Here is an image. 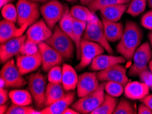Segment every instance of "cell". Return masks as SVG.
Here are the masks:
<instances>
[{"mask_svg": "<svg viewBox=\"0 0 152 114\" xmlns=\"http://www.w3.org/2000/svg\"><path fill=\"white\" fill-rule=\"evenodd\" d=\"M97 76L99 81H114L124 86L129 82L126 67L122 66L121 64L113 65L109 68L99 71Z\"/></svg>", "mask_w": 152, "mask_h": 114, "instance_id": "4fadbf2b", "label": "cell"}, {"mask_svg": "<svg viewBox=\"0 0 152 114\" xmlns=\"http://www.w3.org/2000/svg\"><path fill=\"white\" fill-rule=\"evenodd\" d=\"M140 81L143 82L149 86V88L152 90V73L149 70L145 71L139 74Z\"/></svg>", "mask_w": 152, "mask_h": 114, "instance_id": "f35d334b", "label": "cell"}, {"mask_svg": "<svg viewBox=\"0 0 152 114\" xmlns=\"http://www.w3.org/2000/svg\"><path fill=\"white\" fill-rule=\"evenodd\" d=\"M66 8L59 0H50L40 7V13L48 26L53 30L63 17Z\"/></svg>", "mask_w": 152, "mask_h": 114, "instance_id": "9c48e42d", "label": "cell"}, {"mask_svg": "<svg viewBox=\"0 0 152 114\" xmlns=\"http://www.w3.org/2000/svg\"><path fill=\"white\" fill-rule=\"evenodd\" d=\"M147 4H148L149 8L152 10V0H147Z\"/></svg>", "mask_w": 152, "mask_h": 114, "instance_id": "681fc988", "label": "cell"}, {"mask_svg": "<svg viewBox=\"0 0 152 114\" xmlns=\"http://www.w3.org/2000/svg\"><path fill=\"white\" fill-rule=\"evenodd\" d=\"M28 87L36 105L38 108L45 107L47 83L45 76L40 73L30 74L28 79Z\"/></svg>", "mask_w": 152, "mask_h": 114, "instance_id": "ba28073f", "label": "cell"}, {"mask_svg": "<svg viewBox=\"0 0 152 114\" xmlns=\"http://www.w3.org/2000/svg\"><path fill=\"white\" fill-rule=\"evenodd\" d=\"M140 23L145 28L152 31V10L147 12L145 15H142Z\"/></svg>", "mask_w": 152, "mask_h": 114, "instance_id": "74e56055", "label": "cell"}, {"mask_svg": "<svg viewBox=\"0 0 152 114\" xmlns=\"http://www.w3.org/2000/svg\"><path fill=\"white\" fill-rule=\"evenodd\" d=\"M16 64L22 75H25L36 71L42 66V57L40 52L34 55H20L17 57Z\"/></svg>", "mask_w": 152, "mask_h": 114, "instance_id": "2e32d148", "label": "cell"}, {"mask_svg": "<svg viewBox=\"0 0 152 114\" xmlns=\"http://www.w3.org/2000/svg\"><path fill=\"white\" fill-rule=\"evenodd\" d=\"M150 88L142 81H130L125 85L124 94L131 100H139L149 94Z\"/></svg>", "mask_w": 152, "mask_h": 114, "instance_id": "d6986e66", "label": "cell"}, {"mask_svg": "<svg viewBox=\"0 0 152 114\" xmlns=\"http://www.w3.org/2000/svg\"><path fill=\"white\" fill-rule=\"evenodd\" d=\"M142 39V32L139 25L133 21H127L124 27L123 36L117 45V53L127 60H131L140 45Z\"/></svg>", "mask_w": 152, "mask_h": 114, "instance_id": "6da1fadb", "label": "cell"}, {"mask_svg": "<svg viewBox=\"0 0 152 114\" xmlns=\"http://www.w3.org/2000/svg\"><path fill=\"white\" fill-rule=\"evenodd\" d=\"M32 1L35 2H42V3H47V1H49V0H31Z\"/></svg>", "mask_w": 152, "mask_h": 114, "instance_id": "c3c4849f", "label": "cell"}, {"mask_svg": "<svg viewBox=\"0 0 152 114\" xmlns=\"http://www.w3.org/2000/svg\"><path fill=\"white\" fill-rule=\"evenodd\" d=\"M149 71H150L151 72V73H152V60L149 63Z\"/></svg>", "mask_w": 152, "mask_h": 114, "instance_id": "f907efd6", "label": "cell"}, {"mask_svg": "<svg viewBox=\"0 0 152 114\" xmlns=\"http://www.w3.org/2000/svg\"><path fill=\"white\" fill-rule=\"evenodd\" d=\"M59 26L64 33H66L73 40L74 17L68 8H66L63 17L59 21Z\"/></svg>", "mask_w": 152, "mask_h": 114, "instance_id": "f1b7e54d", "label": "cell"}, {"mask_svg": "<svg viewBox=\"0 0 152 114\" xmlns=\"http://www.w3.org/2000/svg\"><path fill=\"white\" fill-rule=\"evenodd\" d=\"M0 1H1L0 6H1V8H2V7L7 5V4H11L12 1H14V0H0Z\"/></svg>", "mask_w": 152, "mask_h": 114, "instance_id": "bcb514c9", "label": "cell"}, {"mask_svg": "<svg viewBox=\"0 0 152 114\" xmlns=\"http://www.w3.org/2000/svg\"><path fill=\"white\" fill-rule=\"evenodd\" d=\"M63 114H80L77 110L74 109L73 108H69L66 109L63 112Z\"/></svg>", "mask_w": 152, "mask_h": 114, "instance_id": "7bdbcfd3", "label": "cell"}, {"mask_svg": "<svg viewBox=\"0 0 152 114\" xmlns=\"http://www.w3.org/2000/svg\"><path fill=\"white\" fill-rule=\"evenodd\" d=\"M65 92L61 83H48L46 88L45 107L49 106L60 99L66 94Z\"/></svg>", "mask_w": 152, "mask_h": 114, "instance_id": "603a6c76", "label": "cell"}, {"mask_svg": "<svg viewBox=\"0 0 152 114\" xmlns=\"http://www.w3.org/2000/svg\"><path fill=\"white\" fill-rule=\"evenodd\" d=\"M127 60L122 55L115 56L111 54L104 55L101 54L95 57L91 64L89 65V69L91 71H101L106 68L118 64L125 63Z\"/></svg>", "mask_w": 152, "mask_h": 114, "instance_id": "e0dca14e", "label": "cell"}, {"mask_svg": "<svg viewBox=\"0 0 152 114\" xmlns=\"http://www.w3.org/2000/svg\"><path fill=\"white\" fill-rule=\"evenodd\" d=\"M16 6L18 13L17 36H20L31 25L38 21L41 14L40 8L38 2L31 0H18Z\"/></svg>", "mask_w": 152, "mask_h": 114, "instance_id": "7a4b0ae2", "label": "cell"}, {"mask_svg": "<svg viewBox=\"0 0 152 114\" xmlns=\"http://www.w3.org/2000/svg\"><path fill=\"white\" fill-rule=\"evenodd\" d=\"M132 58L134 62L129 70V75L139 76L143 71L149 70V63L152 60V50L149 43L146 42L140 45Z\"/></svg>", "mask_w": 152, "mask_h": 114, "instance_id": "8992f818", "label": "cell"}, {"mask_svg": "<svg viewBox=\"0 0 152 114\" xmlns=\"http://www.w3.org/2000/svg\"><path fill=\"white\" fill-rule=\"evenodd\" d=\"M104 81L95 91L80 99L72 104V107L79 113H91L96 110L104 100Z\"/></svg>", "mask_w": 152, "mask_h": 114, "instance_id": "277c9868", "label": "cell"}, {"mask_svg": "<svg viewBox=\"0 0 152 114\" xmlns=\"http://www.w3.org/2000/svg\"><path fill=\"white\" fill-rule=\"evenodd\" d=\"M75 99V93L69 91L64 96L49 106L44 107L41 111L42 114H63L66 109L73 103Z\"/></svg>", "mask_w": 152, "mask_h": 114, "instance_id": "ac0fdd59", "label": "cell"}, {"mask_svg": "<svg viewBox=\"0 0 152 114\" xmlns=\"http://www.w3.org/2000/svg\"><path fill=\"white\" fill-rule=\"evenodd\" d=\"M83 38L99 44L109 54L113 53V50L105 36L102 21L97 17L87 23Z\"/></svg>", "mask_w": 152, "mask_h": 114, "instance_id": "5b68a950", "label": "cell"}, {"mask_svg": "<svg viewBox=\"0 0 152 114\" xmlns=\"http://www.w3.org/2000/svg\"><path fill=\"white\" fill-rule=\"evenodd\" d=\"M66 1H68V2H75L77 1V0H66Z\"/></svg>", "mask_w": 152, "mask_h": 114, "instance_id": "816d5d0a", "label": "cell"}, {"mask_svg": "<svg viewBox=\"0 0 152 114\" xmlns=\"http://www.w3.org/2000/svg\"><path fill=\"white\" fill-rule=\"evenodd\" d=\"M86 22L76 19L74 18V33L73 41L75 45V51L77 57L80 60V42L83 39L84 32L87 26Z\"/></svg>", "mask_w": 152, "mask_h": 114, "instance_id": "484cf974", "label": "cell"}, {"mask_svg": "<svg viewBox=\"0 0 152 114\" xmlns=\"http://www.w3.org/2000/svg\"><path fill=\"white\" fill-rule=\"evenodd\" d=\"M147 0H132L126 10L128 15L133 17H138L145 10Z\"/></svg>", "mask_w": 152, "mask_h": 114, "instance_id": "f546056e", "label": "cell"}, {"mask_svg": "<svg viewBox=\"0 0 152 114\" xmlns=\"http://www.w3.org/2000/svg\"><path fill=\"white\" fill-rule=\"evenodd\" d=\"M102 21L107 40L109 43H115L120 40L124 32L123 25L121 23L110 21L103 18Z\"/></svg>", "mask_w": 152, "mask_h": 114, "instance_id": "44dd1931", "label": "cell"}, {"mask_svg": "<svg viewBox=\"0 0 152 114\" xmlns=\"http://www.w3.org/2000/svg\"><path fill=\"white\" fill-rule=\"evenodd\" d=\"M128 7V4H115L101 9L100 12L102 18L110 21L118 22L124 13L127 10Z\"/></svg>", "mask_w": 152, "mask_h": 114, "instance_id": "7402d4cb", "label": "cell"}, {"mask_svg": "<svg viewBox=\"0 0 152 114\" xmlns=\"http://www.w3.org/2000/svg\"><path fill=\"white\" fill-rule=\"evenodd\" d=\"M138 113L139 114H152V110L147 107L144 103L139 104V108H138Z\"/></svg>", "mask_w": 152, "mask_h": 114, "instance_id": "60d3db41", "label": "cell"}, {"mask_svg": "<svg viewBox=\"0 0 152 114\" xmlns=\"http://www.w3.org/2000/svg\"><path fill=\"white\" fill-rule=\"evenodd\" d=\"M48 81L52 83H61L62 67L57 65L50 68L48 72Z\"/></svg>", "mask_w": 152, "mask_h": 114, "instance_id": "d590c367", "label": "cell"}, {"mask_svg": "<svg viewBox=\"0 0 152 114\" xmlns=\"http://www.w3.org/2000/svg\"><path fill=\"white\" fill-rule=\"evenodd\" d=\"M53 30L48 26L45 20L40 19L31 25L27 29V38L36 44L45 42L52 36Z\"/></svg>", "mask_w": 152, "mask_h": 114, "instance_id": "5bb4252c", "label": "cell"}, {"mask_svg": "<svg viewBox=\"0 0 152 114\" xmlns=\"http://www.w3.org/2000/svg\"><path fill=\"white\" fill-rule=\"evenodd\" d=\"M18 27L15 23L9 21L6 19L1 20L0 23V43L6 42L17 37Z\"/></svg>", "mask_w": 152, "mask_h": 114, "instance_id": "cb8c5ba5", "label": "cell"}, {"mask_svg": "<svg viewBox=\"0 0 152 114\" xmlns=\"http://www.w3.org/2000/svg\"><path fill=\"white\" fill-rule=\"evenodd\" d=\"M96 0H79L80 4H83V6H88L89 4H90L92 2H94Z\"/></svg>", "mask_w": 152, "mask_h": 114, "instance_id": "f6af8a7d", "label": "cell"}, {"mask_svg": "<svg viewBox=\"0 0 152 114\" xmlns=\"http://www.w3.org/2000/svg\"><path fill=\"white\" fill-rule=\"evenodd\" d=\"M1 9V15L4 19L13 23H17L18 13L17 6L11 3L3 6Z\"/></svg>", "mask_w": 152, "mask_h": 114, "instance_id": "e575fe53", "label": "cell"}, {"mask_svg": "<svg viewBox=\"0 0 152 114\" xmlns=\"http://www.w3.org/2000/svg\"><path fill=\"white\" fill-rule=\"evenodd\" d=\"M8 109V107L6 104H0V113L1 114L6 113Z\"/></svg>", "mask_w": 152, "mask_h": 114, "instance_id": "ee69618b", "label": "cell"}, {"mask_svg": "<svg viewBox=\"0 0 152 114\" xmlns=\"http://www.w3.org/2000/svg\"><path fill=\"white\" fill-rule=\"evenodd\" d=\"M0 78L5 82L6 88H20L27 83L13 59L4 64L0 72Z\"/></svg>", "mask_w": 152, "mask_h": 114, "instance_id": "52a82bcc", "label": "cell"}, {"mask_svg": "<svg viewBox=\"0 0 152 114\" xmlns=\"http://www.w3.org/2000/svg\"><path fill=\"white\" fill-rule=\"evenodd\" d=\"M79 76L77 71L72 66L64 64L62 66L61 85L66 92L73 91L77 87Z\"/></svg>", "mask_w": 152, "mask_h": 114, "instance_id": "ffe728a7", "label": "cell"}, {"mask_svg": "<svg viewBox=\"0 0 152 114\" xmlns=\"http://www.w3.org/2000/svg\"><path fill=\"white\" fill-rule=\"evenodd\" d=\"M148 38H149V44H150L151 46L152 47V31L149 32V34L148 35Z\"/></svg>", "mask_w": 152, "mask_h": 114, "instance_id": "7dc6e473", "label": "cell"}, {"mask_svg": "<svg viewBox=\"0 0 152 114\" xmlns=\"http://www.w3.org/2000/svg\"><path fill=\"white\" fill-rule=\"evenodd\" d=\"M9 99V92L6 88H0V104H6Z\"/></svg>", "mask_w": 152, "mask_h": 114, "instance_id": "ab89813d", "label": "cell"}, {"mask_svg": "<svg viewBox=\"0 0 152 114\" xmlns=\"http://www.w3.org/2000/svg\"><path fill=\"white\" fill-rule=\"evenodd\" d=\"M39 52L42 57V69L45 72H49V70L57 65H60L64 58L54 49L52 46L45 42L38 44Z\"/></svg>", "mask_w": 152, "mask_h": 114, "instance_id": "8fae6325", "label": "cell"}, {"mask_svg": "<svg viewBox=\"0 0 152 114\" xmlns=\"http://www.w3.org/2000/svg\"><path fill=\"white\" fill-rule=\"evenodd\" d=\"M105 49L99 44L83 38L80 42V57L77 70H82L89 66L99 55L103 54Z\"/></svg>", "mask_w": 152, "mask_h": 114, "instance_id": "30bf717a", "label": "cell"}, {"mask_svg": "<svg viewBox=\"0 0 152 114\" xmlns=\"http://www.w3.org/2000/svg\"><path fill=\"white\" fill-rule=\"evenodd\" d=\"M45 43L56 50L64 60H68L73 57L75 43L70 36L62 31L59 25L55 27L52 36Z\"/></svg>", "mask_w": 152, "mask_h": 114, "instance_id": "3957f363", "label": "cell"}, {"mask_svg": "<svg viewBox=\"0 0 152 114\" xmlns=\"http://www.w3.org/2000/svg\"><path fill=\"white\" fill-rule=\"evenodd\" d=\"M122 84L114 81H104V90L107 94L114 97H119L124 92V88Z\"/></svg>", "mask_w": 152, "mask_h": 114, "instance_id": "d6a6232c", "label": "cell"}, {"mask_svg": "<svg viewBox=\"0 0 152 114\" xmlns=\"http://www.w3.org/2000/svg\"><path fill=\"white\" fill-rule=\"evenodd\" d=\"M27 39L26 35L15 37L0 46V62L1 64H5L6 62L20 54V51L25 41Z\"/></svg>", "mask_w": 152, "mask_h": 114, "instance_id": "7c38bea8", "label": "cell"}, {"mask_svg": "<svg viewBox=\"0 0 152 114\" xmlns=\"http://www.w3.org/2000/svg\"><path fill=\"white\" fill-rule=\"evenodd\" d=\"M130 0H96L89 4L87 7L90 10L95 13L96 11H100L101 9L106 7L115 5V4H128Z\"/></svg>", "mask_w": 152, "mask_h": 114, "instance_id": "4dcf8cb0", "label": "cell"}, {"mask_svg": "<svg viewBox=\"0 0 152 114\" xmlns=\"http://www.w3.org/2000/svg\"><path fill=\"white\" fill-rule=\"evenodd\" d=\"M39 52L38 45L29 39H26L20 51V55H34Z\"/></svg>", "mask_w": 152, "mask_h": 114, "instance_id": "8d00e7d4", "label": "cell"}, {"mask_svg": "<svg viewBox=\"0 0 152 114\" xmlns=\"http://www.w3.org/2000/svg\"><path fill=\"white\" fill-rule=\"evenodd\" d=\"M140 101L142 103L146 104L147 107H149L152 110V94H147L143 99L140 100Z\"/></svg>", "mask_w": 152, "mask_h": 114, "instance_id": "b9f144b4", "label": "cell"}, {"mask_svg": "<svg viewBox=\"0 0 152 114\" xmlns=\"http://www.w3.org/2000/svg\"><path fill=\"white\" fill-rule=\"evenodd\" d=\"M138 113L134 105L127 99L122 98L117 104L113 114H136Z\"/></svg>", "mask_w": 152, "mask_h": 114, "instance_id": "1f68e13d", "label": "cell"}, {"mask_svg": "<svg viewBox=\"0 0 152 114\" xmlns=\"http://www.w3.org/2000/svg\"><path fill=\"white\" fill-rule=\"evenodd\" d=\"M119 101L116 97L105 94L103 103L91 114H112L114 113Z\"/></svg>", "mask_w": 152, "mask_h": 114, "instance_id": "83f0119b", "label": "cell"}, {"mask_svg": "<svg viewBox=\"0 0 152 114\" xmlns=\"http://www.w3.org/2000/svg\"><path fill=\"white\" fill-rule=\"evenodd\" d=\"M42 114L41 111L36 110L29 105L21 106L12 104L9 107L6 114Z\"/></svg>", "mask_w": 152, "mask_h": 114, "instance_id": "836d02e7", "label": "cell"}, {"mask_svg": "<svg viewBox=\"0 0 152 114\" xmlns=\"http://www.w3.org/2000/svg\"><path fill=\"white\" fill-rule=\"evenodd\" d=\"M9 96L12 103L17 105H29L32 103L34 100L30 92L27 90H12L9 92Z\"/></svg>", "mask_w": 152, "mask_h": 114, "instance_id": "d4e9b609", "label": "cell"}, {"mask_svg": "<svg viewBox=\"0 0 152 114\" xmlns=\"http://www.w3.org/2000/svg\"><path fill=\"white\" fill-rule=\"evenodd\" d=\"M100 86L97 73L95 72L84 73L79 76V81L77 87V96L83 97L90 94Z\"/></svg>", "mask_w": 152, "mask_h": 114, "instance_id": "9a60e30c", "label": "cell"}, {"mask_svg": "<svg viewBox=\"0 0 152 114\" xmlns=\"http://www.w3.org/2000/svg\"><path fill=\"white\" fill-rule=\"evenodd\" d=\"M70 13L76 19L83 21L86 23L90 22L96 17L94 12L88 7L84 6H74L70 8Z\"/></svg>", "mask_w": 152, "mask_h": 114, "instance_id": "4316f807", "label": "cell"}]
</instances>
